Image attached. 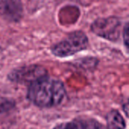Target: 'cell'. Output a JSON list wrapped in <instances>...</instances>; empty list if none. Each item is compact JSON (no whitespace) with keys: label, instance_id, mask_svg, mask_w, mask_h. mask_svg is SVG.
<instances>
[{"label":"cell","instance_id":"cell-1","mask_svg":"<svg viewBox=\"0 0 129 129\" xmlns=\"http://www.w3.org/2000/svg\"><path fill=\"white\" fill-rule=\"evenodd\" d=\"M65 96L63 83L46 76L30 85L27 98L35 105L40 107H52L62 103Z\"/></svg>","mask_w":129,"mask_h":129},{"label":"cell","instance_id":"cell-2","mask_svg":"<svg viewBox=\"0 0 129 129\" xmlns=\"http://www.w3.org/2000/svg\"><path fill=\"white\" fill-rule=\"evenodd\" d=\"M89 41L86 34L81 30H77L53 45L51 47V51L56 57H66L87 49Z\"/></svg>","mask_w":129,"mask_h":129},{"label":"cell","instance_id":"cell-3","mask_svg":"<svg viewBox=\"0 0 129 129\" xmlns=\"http://www.w3.org/2000/svg\"><path fill=\"white\" fill-rule=\"evenodd\" d=\"M121 23L116 17H109L96 20L90 26L91 31L97 36L115 42L120 36Z\"/></svg>","mask_w":129,"mask_h":129},{"label":"cell","instance_id":"cell-4","mask_svg":"<svg viewBox=\"0 0 129 129\" xmlns=\"http://www.w3.org/2000/svg\"><path fill=\"white\" fill-rule=\"evenodd\" d=\"M46 76V70L40 66H28L12 70L8 74V79L17 83H29Z\"/></svg>","mask_w":129,"mask_h":129},{"label":"cell","instance_id":"cell-5","mask_svg":"<svg viewBox=\"0 0 129 129\" xmlns=\"http://www.w3.org/2000/svg\"><path fill=\"white\" fill-rule=\"evenodd\" d=\"M0 15L8 22H17L23 16V7L20 0H2L0 3Z\"/></svg>","mask_w":129,"mask_h":129},{"label":"cell","instance_id":"cell-6","mask_svg":"<svg viewBox=\"0 0 129 129\" xmlns=\"http://www.w3.org/2000/svg\"><path fill=\"white\" fill-rule=\"evenodd\" d=\"M107 129H125V121L120 113L112 110L106 116Z\"/></svg>","mask_w":129,"mask_h":129},{"label":"cell","instance_id":"cell-7","mask_svg":"<svg viewBox=\"0 0 129 129\" xmlns=\"http://www.w3.org/2000/svg\"><path fill=\"white\" fill-rule=\"evenodd\" d=\"M54 129H86L85 120H75L57 125Z\"/></svg>","mask_w":129,"mask_h":129},{"label":"cell","instance_id":"cell-8","mask_svg":"<svg viewBox=\"0 0 129 129\" xmlns=\"http://www.w3.org/2000/svg\"><path fill=\"white\" fill-rule=\"evenodd\" d=\"M15 106V102L12 99L0 98V113H3L12 110Z\"/></svg>","mask_w":129,"mask_h":129},{"label":"cell","instance_id":"cell-9","mask_svg":"<svg viewBox=\"0 0 129 129\" xmlns=\"http://www.w3.org/2000/svg\"><path fill=\"white\" fill-rule=\"evenodd\" d=\"M86 129H104L103 125L94 119L85 120Z\"/></svg>","mask_w":129,"mask_h":129},{"label":"cell","instance_id":"cell-10","mask_svg":"<svg viewBox=\"0 0 129 129\" xmlns=\"http://www.w3.org/2000/svg\"><path fill=\"white\" fill-rule=\"evenodd\" d=\"M123 41L126 48L129 49V23H128L123 29Z\"/></svg>","mask_w":129,"mask_h":129},{"label":"cell","instance_id":"cell-11","mask_svg":"<svg viewBox=\"0 0 129 129\" xmlns=\"http://www.w3.org/2000/svg\"><path fill=\"white\" fill-rule=\"evenodd\" d=\"M123 110H124V113H125V115L129 118V101L124 104Z\"/></svg>","mask_w":129,"mask_h":129}]
</instances>
